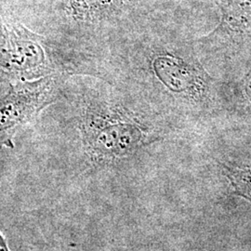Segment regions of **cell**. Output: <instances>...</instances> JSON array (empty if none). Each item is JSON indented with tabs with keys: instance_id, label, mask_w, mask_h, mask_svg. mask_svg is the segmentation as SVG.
<instances>
[{
	"instance_id": "obj_2",
	"label": "cell",
	"mask_w": 251,
	"mask_h": 251,
	"mask_svg": "<svg viewBox=\"0 0 251 251\" xmlns=\"http://www.w3.org/2000/svg\"><path fill=\"white\" fill-rule=\"evenodd\" d=\"M120 0H70L74 14L83 20H89L91 16L106 13L107 10L117 7Z\"/></svg>"
},
{
	"instance_id": "obj_3",
	"label": "cell",
	"mask_w": 251,
	"mask_h": 251,
	"mask_svg": "<svg viewBox=\"0 0 251 251\" xmlns=\"http://www.w3.org/2000/svg\"><path fill=\"white\" fill-rule=\"evenodd\" d=\"M1 251H9L8 248H7V246H6L5 240L3 239V236L1 237Z\"/></svg>"
},
{
	"instance_id": "obj_1",
	"label": "cell",
	"mask_w": 251,
	"mask_h": 251,
	"mask_svg": "<svg viewBox=\"0 0 251 251\" xmlns=\"http://www.w3.org/2000/svg\"><path fill=\"white\" fill-rule=\"evenodd\" d=\"M51 79L17 85L2 102L1 129L7 131L33 117L45 104L51 91Z\"/></svg>"
}]
</instances>
